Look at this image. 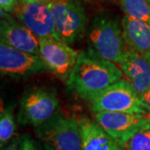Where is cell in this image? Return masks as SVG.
I'll return each mask as SVG.
<instances>
[{
  "mask_svg": "<svg viewBox=\"0 0 150 150\" xmlns=\"http://www.w3.org/2000/svg\"><path fill=\"white\" fill-rule=\"evenodd\" d=\"M123 77L122 70L114 63L88 48L79 54L67 85L81 98L91 101Z\"/></svg>",
  "mask_w": 150,
  "mask_h": 150,
  "instance_id": "obj_1",
  "label": "cell"
},
{
  "mask_svg": "<svg viewBox=\"0 0 150 150\" xmlns=\"http://www.w3.org/2000/svg\"><path fill=\"white\" fill-rule=\"evenodd\" d=\"M88 38L91 45L89 48L114 64H118L126 49L123 28L118 18L106 13L94 17L88 29Z\"/></svg>",
  "mask_w": 150,
  "mask_h": 150,
  "instance_id": "obj_2",
  "label": "cell"
},
{
  "mask_svg": "<svg viewBox=\"0 0 150 150\" xmlns=\"http://www.w3.org/2000/svg\"><path fill=\"white\" fill-rule=\"evenodd\" d=\"M94 112H118L149 114V110L134 86L126 79L116 82L90 101Z\"/></svg>",
  "mask_w": 150,
  "mask_h": 150,
  "instance_id": "obj_3",
  "label": "cell"
},
{
  "mask_svg": "<svg viewBox=\"0 0 150 150\" xmlns=\"http://www.w3.org/2000/svg\"><path fill=\"white\" fill-rule=\"evenodd\" d=\"M46 4L51 12L61 41L69 45L83 38L88 25V18L81 1L48 0Z\"/></svg>",
  "mask_w": 150,
  "mask_h": 150,
  "instance_id": "obj_4",
  "label": "cell"
},
{
  "mask_svg": "<svg viewBox=\"0 0 150 150\" xmlns=\"http://www.w3.org/2000/svg\"><path fill=\"white\" fill-rule=\"evenodd\" d=\"M43 144L54 150H82L80 130L78 120L62 114H55L35 129Z\"/></svg>",
  "mask_w": 150,
  "mask_h": 150,
  "instance_id": "obj_5",
  "label": "cell"
},
{
  "mask_svg": "<svg viewBox=\"0 0 150 150\" xmlns=\"http://www.w3.org/2000/svg\"><path fill=\"white\" fill-rule=\"evenodd\" d=\"M59 99L54 92L44 88H33L21 98L18 113V123L35 128L46 123L56 114Z\"/></svg>",
  "mask_w": 150,
  "mask_h": 150,
  "instance_id": "obj_6",
  "label": "cell"
},
{
  "mask_svg": "<svg viewBox=\"0 0 150 150\" xmlns=\"http://www.w3.org/2000/svg\"><path fill=\"white\" fill-rule=\"evenodd\" d=\"M13 13L38 39L54 38L60 40L56 32L54 18L46 3L18 1Z\"/></svg>",
  "mask_w": 150,
  "mask_h": 150,
  "instance_id": "obj_7",
  "label": "cell"
},
{
  "mask_svg": "<svg viewBox=\"0 0 150 150\" xmlns=\"http://www.w3.org/2000/svg\"><path fill=\"white\" fill-rule=\"evenodd\" d=\"M39 48L40 57L48 69L62 80H68L79 56V51L54 38H40Z\"/></svg>",
  "mask_w": 150,
  "mask_h": 150,
  "instance_id": "obj_8",
  "label": "cell"
},
{
  "mask_svg": "<svg viewBox=\"0 0 150 150\" xmlns=\"http://www.w3.org/2000/svg\"><path fill=\"white\" fill-rule=\"evenodd\" d=\"M94 119L101 128L121 144L139 130L150 126L149 114L118 112H95Z\"/></svg>",
  "mask_w": 150,
  "mask_h": 150,
  "instance_id": "obj_9",
  "label": "cell"
},
{
  "mask_svg": "<svg viewBox=\"0 0 150 150\" xmlns=\"http://www.w3.org/2000/svg\"><path fill=\"white\" fill-rule=\"evenodd\" d=\"M48 68L40 56L27 54L0 42V71L2 75L24 77L33 74Z\"/></svg>",
  "mask_w": 150,
  "mask_h": 150,
  "instance_id": "obj_10",
  "label": "cell"
},
{
  "mask_svg": "<svg viewBox=\"0 0 150 150\" xmlns=\"http://www.w3.org/2000/svg\"><path fill=\"white\" fill-rule=\"evenodd\" d=\"M1 41L27 54L40 56L39 39L28 28L1 10Z\"/></svg>",
  "mask_w": 150,
  "mask_h": 150,
  "instance_id": "obj_11",
  "label": "cell"
},
{
  "mask_svg": "<svg viewBox=\"0 0 150 150\" xmlns=\"http://www.w3.org/2000/svg\"><path fill=\"white\" fill-rule=\"evenodd\" d=\"M124 76L142 96L150 88V63L144 56L126 47L118 62Z\"/></svg>",
  "mask_w": 150,
  "mask_h": 150,
  "instance_id": "obj_12",
  "label": "cell"
},
{
  "mask_svg": "<svg viewBox=\"0 0 150 150\" xmlns=\"http://www.w3.org/2000/svg\"><path fill=\"white\" fill-rule=\"evenodd\" d=\"M82 150H123L119 140L106 133L95 122L87 117L78 119Z\"/></svg>",
  "mask_w": 150,
  "mask_h": 150,
  "instance_id": "obj_13",
  "label": "cell"
},
{
  "mask_svg": "<svg viewBox=\"0 0 150 150\" xmlns=\"http://www.w3.org/2000/svg\"><path fill=\"white\" fill-rule=\"evenodd\" d=\"M127 47L146 57L150 54V25L139 19L124 15L121 22Z\"/></svg>",
  "mask_w": 150,
  "mask_h": 150,
  "instance_id": "obj_14",
  "label": "cell"
},
{
  "mask_svg": "<svg viewBox=\"0 0 150 150\" xmlns=\"http://www.w3.org/2000/svg\"><path fill=\"white\" fill-rule=\"evenodd\" d=\"M126 15L150 25V4L148 0H118Z\"/></svg>",
  "mask_w": 150,
  "mask_h": 150,
  "instance_id": "obj_15",
  "label": "cell"
},
{
  "mask_svg": "<svg viewBox=\"0 0 150 150\" xmlns=\"http://www.w3.org/2000/svg\"><path fill=\"white\" fill-rule=\"evenodd\" d=\"M15 121L13 116V108L8 106L2 110L0 114V148L5 147L15 134Z\"/></svg>",
  "mask_w": 150,
  "mask_h": 150,
  "instance_id": "obj_16",
  "label": "cell"
},
{
  "mask_svg": "<svg viewBox=\"0 0 150 150\" xmlns=\"http://www.w3.org/2000/svg\"><path fill=\"white\" fill-rule=\"evenodd\" d=\"M122 147L123 150H150V126L133 134Z\"/></svg>",
  "mask_w": 150,
  "mask_h": 150,
  "instance_id": "obj_17",
  "label": "cell"
},
{
  "mask_svg": "<svg viewBox=\"0 0 150 150\" xmlns=\"http://www.w3.org/2000/svg\"><path fill=\"white\" fill-rule=\"evenodd\" d=\"M19 150H38L35 142L32 139L29 135L21 136Z\"/></svg>",
  "mask_w": 150,
  "mask_h": 150,
  "instance_id": "obj_18",
  "label": "cell"
},
{
  "mask_svg": "<svg viewBox=\"0 0 150 150\" xmlns=\"http://www.w3.org/2000/svg\"><path fill=\"white\" fill-rule=\"evenodd\" d=\"M18 4V0H0L1 10L5 13H13Z\"/></svg>",
  "mask_w": 150,
  "mask_h": 150,
  "instance_id": "obj_19",
  "label": "cell"
},
{
  "mask_svg": "<svg viewBox=\"0 0 150 150\" xmlns=\"http://www.w3.org/2000/svg\"><path fill=\"white\" fill-rule=\"evenodd\" d=\"M20 141H21V136L20 137H15L11 140L5 147L1 149V150H19Z\"/></svg>",
  "mask_w": 150,
  "mask_h": 150,
  "instance_id": "obj_20",
  "label": "cell"
},
{
  "mask_svg": "<svg viewBox=\"0 0 150 150\" xmlns=\"http://www.w3.org/2000/svg\"><path fill=\"white\" fill-rule=\"evenodd\" d=\"M141 97H142L143 101L146 103V105L149 108V114L150 115V88L146 93H144Z\"/></svg>",
  "mask_w": 150,
  "mask_h": 150,
  "instance_id": "obj_21",
  "label": "cell"
},
{
  "mask_svg": "<svg viewBox=\"0 0 150 150\" xmlns=\"http://www.w3.org/2000/svg\"><path fill=\"white\" fill-rule=\"evenodd\" d=\"M41 150H54L53 148H51L49 145L46 144H43L42 145V148H41Z\"/></svg>",
  "mask_w": 150,
  "mask_h": 150,
  "instance_id": "obj_22",
  "label": "cell"
},
{
  "mask_svg": "<svg viewBox=\"0 0 150 150\" xmlns=\"http://www.w3.org/2000/svg\"><path fill=\"white\" fill-rule=\"evenodd\" d=\"M29 3H34V2H42V3H46L48 0H28Z\"/></svg>",
  "mask_w": 150,
  "mask_h": 150,
  "instance_id": "obj_23",
  "label": "cell"
},
{
  "mask_svg": "<svg viewBox=\"0 0 150 150\" xmlns=\"http://www.w3.org/2000/svg\"><path fill=\"white\" fill-rule=\"evenodd\" d=\"M145 58H146V59H148V60H149V63H150V54H149V55H147V56H146V57H145Z\"/></svg>",
  "mask_w": 150,
  "mask_h": 150,
  "instance_id": "obj_24",
  "label": "cell"
},
{
  "mask_svg": "<svg viewBox=\"0 0 150 150\" xmlns=\"http://www.w3.org/2000/svg\"><path fill=\"white\" fill-rule=\"evenodd\" d=\"M18 1H21V2H26V3H29L28 0H18Z\"/></svg>",
  "mask_w": 150,
  "mask_h": 150,
  "instance_id": "obj_25",
  "label": "cell"
},
{
  "mask_svg": "<svg viewBox=\"0 0 150 150\" xmlns=\"http://www.w3.org/2000/svg\"><path fill=\"white\" fill-rule=\"evenodd\" d=\"M98 1H104V0H98Z\"/></svg>",
  "mask_w": 150,
  "mask_h": 150,
  "instance_id": "obj_26",
  "label": "cell"
},
{
  "mask_svg": "<svg viewBox=\"0 0 150 150\" xmlns=\"http://www.w3.org/2000/svg\"><path fill=\"white\" fill-rule=\"evenodd\" d=\"M148 1H149V4H150V0H148Z\"/></svg>",
  "mask_w": 150,
  "mask_h": 150,
  "instance_id": "obj_27",
  "label": "cell"
}]
</instances>
